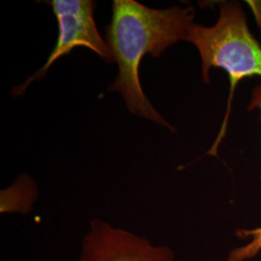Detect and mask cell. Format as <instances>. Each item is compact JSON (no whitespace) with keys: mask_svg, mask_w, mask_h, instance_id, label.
Wrapping results in <instances>:
<instances>
[{"mask_svg":"<svg viewBox=\"0 0 261 261\" xmlns=\"http://www.w3.org/2000/svg\"><path fill=\"white\" fill-rule=\"evenodd\" d=\"M195 19L192 6L152 9L134 0H114L107 28L108 45L119 74L109 90L121 94L130 113L175 129L151 105L140 85L139 69L143 56L159 58L179 41H187Z\"/></svg>","mask_w":261,"mask_h":261,"instance_id":"obj_1","label":"cell"},{"mask_svg":"<svg viewBox=\"0 0 261 261\" xmlns=\"http://www.w3.org/2000/svg\"><path fill=\"white\" fill-rule=\"evenodd\" d=\"M248 112H252L257 110L259 112L261 119V84L256 85L252 89V97L248 105ZM261 178V174H260Z\"/></svg>","mask_w":261,"mask_h":261,"instance_id":"obj_7","label":"cell"},{"mask_svg":"<svg viewBox=\"0 0 261 261\" xmlns=\"http://www.w3.org/2000/svg\"><path fill=\"white\" fill-rule=\"evenodd\" d=\"M37 190L28 176L19 178L13 186L1 192V213H28L36 199Z\"/></svg>","mask_w":261,"mask_h":261,"instance_id":"obj_5","label":"cell"},{"mask_svg":"<svg viewBox=\"0 0 261 261\" xmlns=\"http://www.w3.org/2000/svg\"><path fill=\"white\" fill-rule=\"evenodd\" d=\"M48 3L53 7L58 23L56 46L47 57L46 63L23 84L13 89L11 93L13 97L22 95L30 84L42 80L56 60L69 55L75 47H87L106 61L114 62L111 48L103 41L95 23L94 8L96 3L94 1L53 0Z\"/></svg>","mask_w":261,"mask_h":261,"instance_id":"obj_3","label":"cell"},{"mask_svg":"<svg viewBox=\"0 0 261 261\" xmlns=\"http://www.w3.org/2000/svg\"><path fill=\"white\" fill-rule=\"evenodd\" d=\"M77 261H175L167 246L95 219L84 234Z\"/></svg>","mask_w":261,"mask_h":261,"instance_id":"obj_4","label":"cell"},{"mask_svg":"<svg viewBox=\"0 0 261 261\" xmlns=\"http://www.w3.org/2000/svg\"><path fill=\"white\" fill-rule=\"evenodd\" d=\"M247 4L251 7L261 29V1H247Z\"/></svg>","mask_w":261,"mask_h":261,"instance_id":"obj_8","label":"cell"},{"mask_svg":"<svg viewBox=\"0 0 261 261\" xmlns=\"http://www.w3.org/2000/svg\"><path fill=\"white\" fill-rule=\"evenodd\" d=\"M219 18L212 27L194 23L187 41L197 48L201 58L202 81L210 83V70H224L229 79V95L224 121L207 155L217 156L226 134L235 89L244 79L261 77V46L248 27L239 2L224 1L219 5Z\"/></svg>","mask_w":261,"mask_h":261,"instance_id":"obj_2","label":"cell"},{"mask_svg":"<svg viewBox=\"0 0 261 261\" xmlns=\"http://www.w3.org/2000/svg\"><path fill=\"white\" fill-rule=\"evenodd\" d=\"M235 233L239 239H247L249 242L231 250L226 257V261L250 260L261 252V226L253 229L240 228Z\"/></svg>","mask_w":261,"mask_h":261,"instance_id":"obj_6","label":"cell"}]
</instances>
